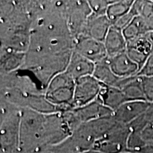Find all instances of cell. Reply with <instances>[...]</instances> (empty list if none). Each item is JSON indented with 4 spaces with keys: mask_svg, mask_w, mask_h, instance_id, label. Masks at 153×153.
I'll list each match as a JSON object with an SVG mask.
<instances>
[{
    "mask_svg": "<svg viewBox=\"0 0 153 153\" xmlns=\"http://www.w3.org/2000/svg\"><path fill=\"white\" fill-rule=\"evenodd\" d=\"M74 51L94 64L108 58L104 42L83 35L75 38Z\"/></svg>",
    "mask_w": 153,
    "mask_h": 153,
    "instance_id": "obj_7",
    "label": "cell"
},
{
    "mask_svg": "<svg viewBox=\"0 0 153 153\" xmlns=\"http://www.w3.org/2000/svg\"><path fill=\"white\" fill-rule=\"evenodd\" d=\"M149 104L145 100L126 101L114 112V117L118 123L129 125L146 111Z\"/></svg>",
    "mask_w": 153,
    "mask_h": 153,
    "instance_id": "obj_11",
    "label": "cell"
},
{
    "mask_svg": "<svg viewBox=\"0 0 153 153\" xmlns=\"http://www.w3.org/2000/svg\"><path fill=\"white\" fill-rule=\"evenodd\" d=\"M94 68V63L73 51L66 72L76 81L84 76L93 75Z\"/></svg>",
    "mask_w": 153,
    "mask_h": 153,
    "instance_id": "obj_14",
    "label": "cell"
},
{
    "mask_svg": "<svg viewBox=\"0 0 153 153\" xmlns=\"http://www.w3.org/2000/svg\"><path fill=\"white\" fill-rule=\"evenodd\" d=\"M72 111L80 126L91 120L114 115V111L103 104L99 98L84 106L72 108Z\"/></svg>",
    "mask_w": 153,
    "mask_h": 153,
    "instance_id": "obj_10",
    "label": "cell"
},
{
    "mask_svg": "<svg viewBox=\"0 0 153 153\" xmlns=\"http://www.w3.org/2000/svg\"><path fill=\"white\" fill-rule=\"evenodd\" d=\"M45 115L23 108L20 123L19 153H40Z\"/></svg>",
    "mask_w": 153,
    "mask_h": 153,
    "instance_id": "obj_3",
    "label": "cell"
},
{
    "mask_svg": "<svg viewBox=\"0 0 153 153\" xmlns=\"http://www.w3.org/2000/svg\"><path fill=\"white\" fill-rule=\"evenodd\" d=\"M133 8L137 16H140L153 32V1H135Z\"/></svg>",
    "mask_w": 153,
    "mask_h": 153,
    "instance_id": "obj_22",
    "label": "cell"
},
{
    "mask_svg": "<svg viewBox=\"0 0 153 153\" xmlns=\"http://www.w3.org/2000/svg\"><path fill=\"white\" fill-rule=\"evenodd\" d=\"M145 99L149 103L153 104V76H141Z\"/></svg>",
    "mask_w": 153,
    "mask_h": 153,
    "instance_id": "obj_26",
    "label": "cell"
},
{
    "mask_svg": "<svg viewBox=\"0 0 153 153\" xmlns=\"http://www.w3.org/2000/svg\"><path fill=\"white\" fill-rule=\"evenodd\" d=\"M152 51V45L148 34L127 41L126 53L130 58L137 65L140 70L144 66Z\"/></svg>",
    "mask_w": 153,
    "mask_h": 153,
    "instance_id": "obj_9",
    "label": "cell"
},
{
    "mask_svg": "<svg viewBox=\"0 0 153 153\" xmlns=\"http://www.w3.org/2000/svg\"><path fill=\"white\" fill-rule=\"evenodd\" d=\"M140 135L146 144H153V124L146 128Z\"/></svg>",
    "mask_w": 153,
    "mask_h": 153,
    "instance_id": "obj_28",
    "label": "cell"
},
{
    "mask_svg": "<svg viewBox=\"0 0 153 153\" xmlns=\"http://www.w3.org/2000/svg\"><path fill=\"white\" fill-rule=\"evenodd\" d=\"M93 76L103 85L118 89H120L123 79L118 77L113 72L107 59L95 64Z\"/></svg>",
    "mask_w": 153,
    "mask_h": 153,
    "instance_id": "obj_18",
    "label": "cell"
},
{
    "mask_svg": "<svg viewBox=\"0 0 153 153\" xmlns=\"http://www.w3.org/2000/svg\"><path fill=\"white\" fill-rule=\"evenodd\" d=\"M103 87L104 85L93 75L84 76L76 80L72 108H79L97 100Z\"/></svg>",
    "mask_w": 153,
    "mask_h": 153,
    "instance_id": "obj_6",
    "label": "cell"
},
{
    "mask_svg": "<svg viewBox=\"0 0 153 153\" xmlns=\"http://www.w3.org/2000/svg\"><path fill=\"white\" fill-rule=\"evenodd\" d=\"M76 81L66 71L58 74L50 82L45 89L47 99L60 112L72 109Z\"/></svg>",
    "mask_w": 153,
    "mask_h": 153,
    "instance_id": "obj_4",
    "label": "cell"
},
{
    "mask_svg": "<svg viewBox=\"0 0 153 153\" xmlns=\"http://www.w3.org/2000/svg\"><path fill=\"white\" fill-rule=\"evenodd\" d=\"M112 1L110 0H92L88 1L92 14L97 16H105Z\"/></svg>",
    "mask_w": 153,
    "mask_h": 153,
    "instance_id": "obj_24",
    "label": "cell"
},
{
    "mask_svg": "<svg viewBox=\"0 0 153 153\" xmlns=\"http://www.w3.org/2000/svg\"><path fill=\"white\" fill-rule=\"evenodd\" d=\"M137 75L140 76H153V48L144 66L141 68Z\"/></svg>",
    "mask_w": 153,
    "mask_h": 153,
    "instance_id": "obj_27",
    "label": "cell"
},
{
    "mask_svg": "<svg viewBox=\"0 0 153 153\" xmlns=\"http://www.w3.org/2000/svg\"><path fill=\"white\" fill-rule=\"evenodd\" d=\"M26 53L1 48L0 49V75L16 72L24 65Z\"/></svg>",
    "mask_w": 153,
    "mask_h": 153,
    "instance_id": "obj_15",
    "label": "cell"
},
{
    "mask_svg": "<svg viewBox=\"0 0 153 153\" xmlns=\"http://www.w3.org/2000/svg\"><path fill=\"white\" fill-rule=\"evenodd\" d=\"M22 109L0 100L1 153H19Z\"/></svg>",
    "mask_w": 153,
    "mask_h": 153,
    "instance_id": "obj_2",
    "label": "cell"
},
{
    "mask_svg": "<svg viewBox=\"0 0 153 153\" xmlns=\"http://www.w3.org/2000/svg\"><path fill=\"white\" fill-rule=\"evenodd\" d=\"M135 16H137V14L133 9V6H132L131 9H130L129 11H128L123 16L117 19L112 25L115 27L118 28V29L123 30L126 26H128L131 24Z\"/></svg>",
    "mask_w": 153,
    "mask_h": 153,
    "instance_id": "obj_25",
    "label": "cell"
},
{
    "mask_svg": "<svg viewBox=\"0 0 153 153\" xmlns=\"http://www.w3.org/2000/svg\"><path fill=\"white\" fill-rule=\"evenodd\" d=\"M43 115H49L60 112L58 108L50 101L44 93L30 94L26 101V107Z\"/></svg>",
    "mask_w": 153,
    "mask_h": 153,
    "instance_id": "obj_19",
    "label": "cell"
},
{
    "mask_svg": "<svg viewBox=\"0 0 153 153\" xmlns=\"http://www.w3.org/2000/svg\"><path fill=\"white\" fill-rule=\"evenodd\" d=\"M134 1H130V0L112 1L106 12V16L111 22L112 24L120 17L123 16L130 11Z\"/></svg>",
    "mask_w": 153,
    "mask_h": 153,
    "instance_id": "obj_23",
    "label": "cell"
},
{
    "mask_svg": "<svg viewBox=\"0 0 153 153\" xmlns=\"http://www.w3.org/2000/svg\"><path fill=\"white\" fill-rule=\"evenodd\" d=\"M1 47L26 53L30 47V31L0 27Z\"/></svg>",
    "mask_w": 153,
    "mask_h": 153,
    "instance_id": "obj_8",
    "label": "cell"
},
{
    "mask_svg": "<svg viewBox=\"0 0 153 153\" xmlns=\"http://www.w3.org/2000/svg\"><path fill=\"white\" fill-rule=\"evenodd\" d=\"M91 14L88 1H65L64 14L74 39L83 33Z\"/></svg>",
    "mask_w": 153,
    "mask_h": 153,
    "instance_id": "obj_5",
    "label": "cell"
},
{
    "mask_svg": "<svg viewBox=\"0 0 153 153\" xmlns=\"http://www.w3.org/2000/svg\"><path fill=\"white\" fill-rule=\"evenodd\" d=\"M120 89L123 91L127 101H146L141 76L135 75L123 78Z\"/></svg>",
    "mask_w": 153,
    "mask_h": 153,
    "instance_id": "obj_17",
    "label": "cell"
},
{
    "mask_svg": "<svg viewBox=\"0 0 153 153\" xmlns=\"http://www.w3.org/2000/svg\"><path fill=\"white\" fill-rule=\"evenodd\" d=\"M148 36H149V38H150V40L151 43H152V48H153V32H151V33H148Z\"/></svg>",
    "mask_w": 153,
    "mask_h": 153,
    "instance_id": "obj_29",
    "label": "cell"
},
{
    "mask_svg": "<svg viewBox=\"0 0 153 153\" xmlns=\"http://www.w3.org/2000/svg\"><path fill=\"white\" fill-rule=\"evenodd\" d=\"M122 31L127 41L139 37V36H145L151 33L148 25L139 16H135L131 24L126 26Z\"/></svg>",
    "mask_w": 153,
    "mask_h": 153,
    "instance_id": "obj_21",
    "label": "cell"
},
{
    "mask_svg": "<svg viewBox=\"0 0 153 153\" xmlns=\"http://www.w3.org/2000/svg\"><path fill=\"white\" fill-rule=\"evenodd\" d=\"M73 51L53 55L28 51L21 70L30 72L45 91L53 77L66 71Z\"/></svg>",
    "mask_w": 153,
    "mask_h": 153,
    "instance_id": "obj_1",
    "label": "cell"
},
{
    "mask_svg": "<svg viewBox=\"0 0 153 153\" xmlns=\"http://www.w3.org/2000/svg\"><path fill=\"white\" fill-rule=\"evenodd\" d=\"M107 60L113 72L120 78L131 77L139 72V67L130 58L126 51L107 58Z\"/></svg>",
    "mask_w": 153,
    "mask_h": 153,
    "instance_id": "obj_13",
    "label": "cell"
},
{
    "mask_svg": "<svg viewBox=\"0 0 153 153\" xmlns=\"http://www.w3.org/2000/svg\"><path fill=\"white\" fill-rule=\"evenodd\" d=\"M108 58L116 56L126 51L127 41L123 31L112 25L104 41Z\"/></svg>",
    "mask_w": 153,
    "mask_h": 153,
    "instance_id": "obj_16",
    "label": "cell"
},
{
    "mask_svg": "<svg viewBox=\"0 0 153 153\" xmlns=\"http://www.w3.org/2000/svg\"><path fill=\"white\" fill-rule=\"evenodd\" d=\"M99 99L103 104L114 112L118 107L127 101L121 89L104 85Z\"/></svg>",
    "mask_w": 153,
    "mask_h": 153,
    "instance_id": "obj_20",
    "label": "cell"
},
{
    "mask_svg": "<svg viewBox=\"0 0 153 153\" xmlns=\"http://www.w3.org/2000/svg\"><path fill=\"white\" fill-rule=\"evenodd\" d=\"M111 26L112 23L106 15L97 16L91 14L88 19L82 35L104 42Z\"/></svg>",
    "mask_w": 153,
    "mask_h": 153,
    "instance_id": "obj_12",
    "label": "cell"
}]
</instances>
